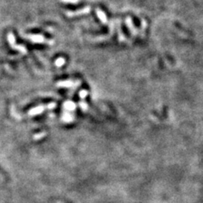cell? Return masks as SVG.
<instances>
[{
	"label": "cell",
	"mask_w": 203,
	"mask_h": 203,
	"mask_svg": "<svg viewBox=\"0 0 203 203\" xmlns=\"http://www.w3.org/2000/svg\"><path fill=\"white\" fill-rule=\"evenodd\" d=\"M27 38L31 40L32 42H36V43H50L52 44L53 41H49L48 40H46L43 36L41 35H28Z\"/></svg>",
	"instance_id": "cell-1"
},
{
	"label": "cell",
	"mask_w": 203,
	"mask_h": 203,
	"mask_svg": "<svg viewBox=\"0 0 203 203\" xmlns=\"http://www.w3.org/2000/svg\"><path fill=\"white\" fill-rule=\"evenodd\" d=\"M8 41H9V45L11 46V47L13 48V47H15V36H14V34L12 32H9V34H8Z\"/></svg>",
	"instance_id": "cell-2"
},
{
	"label": "cell",
	"mask_w": 203,
	"mask_h": 203,
	"mask_svg": "<svg viewBox=\"0 0 203 203\" xmlns=\"http://www.w3.org/2000/svg\"><path fill=\"white\" fill-rule=\"evenodd\" d=\"M13 49L18 50L19 52H21V53H24V54L27 53V48H26V47H25V46H23V45H15V47H13Z\"/></svg>",
	"instance_id": "cell-3"
},
{
	"label": "cell",
	"mask_w": 203,
	"mask_h": 203,
	"mask_svg": "<svg viewBox=\"0 0 203 203\" xmlns=\"http://www.w3.org/2000/svg\"><path fill=\"white\" fill-rule=\"evenodd\" d=\"M65 59L64 58H59V59H57L56 62H55V65L58 66V67H61L63 65H65Z\"/></svg>",
	"instance_id": "cell-4"
},
{
	"label": "cell",
	"mask_w": 203,
	"mask_h": 203,
	"mask_svg": "<svg viewBox=\"0 0 203 203\" xmlns=\"http://www.w3.org/2000/svg\"><path fill=\"white\" fill-rule=\"evenodd\" d=\"M97 13H98V16L100 17V19L103 21V23H106V17H105V15L103 14V12H101L100 10H97Z\"/></svg>",
	"instance_id": "cell-5"
},
{
	"label": "cell",
	"mask_w": 203,
	"mask_h": 203,
	"mask_svg": "<svg viewBox=\"0 0 203 203\" xmlns=\"http://www.w3.org/2000/svg\"><path fill=\"white\" fill-rule=\"evenodd\" d=\"M63 2H65V3H77L78 0H62Z\"/></svg>",
	"instance_id": "cell-6"
}]
</instances>
